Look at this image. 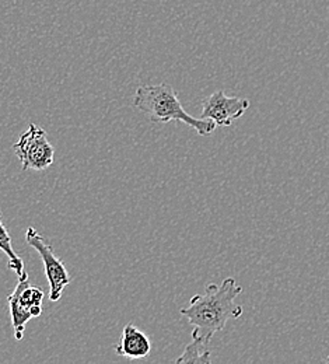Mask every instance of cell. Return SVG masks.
I'll use <instances>...</instances> for the list:
<instances>
[{
	"mask_svg": "<svg viewBox=\"0 0 329 364\" xmlns=\"http://www.w3.org/2000/svg\"><path fill=\"white\" fill-rule=\"evenodd\" d=\"M13 151L18 157L23 170L44 171L52 166L55 159V150L48 140L45 129L36 124H31L20 135L17 143L13 144Z\"/></svg>",
	"mask_w": 329,
	"mask_h": 364,
	"instance_id": "3",
	"label": "cell"
},
{
	"mask_svg": "<svg viewBox=\"0 0 329 364\" xmlns=\"http://www.w3.org/2000/svg\"><path fill=\"white\" fill-rule=\"evenodd\" d=\"M134 105L149 115L151 122L167 124L178 121L195 129L200 136H207L217 128L210 119L189 115L178 98V92L167 83L139 86L134 95Z\"/></svg>",
	"mask_w": 329,
	"mask_h": 364,
	"instance_id": "2",
	"label": "cell"
},
{
	"mask_svg": "<svg viewBox=\"0 0 329 364\" xmlns=\"http://www.w3.org/2000/svg\"><path fill=\"white\" fill-rule=\"evenodd\" d=\"M26 240H27L28 245L33 247L40 254V257L43 259L48 283H49V300L58 301L60 299L65 287L69 286L70 280H72L63 261H60L56 257L53 247L36 228H27Z\"/></svg>",
	"mask_w": 329,
	"mask_h": 364,
	"instance_id": "4",
	"label": "cell"
},
{
	"mask_svg": "<svg viewBox=\"0 0 329 364\" xmlns=\"http://www.w3.org/2000/svg\"><path fill=\"white\" fill-rule=\"evenodd\" d=\"M1 218H3V215L0 210V251L4 252V255L9 258L7 268L10 271H14L18 277H21L27 273L24 271V261L14 252L13 245H11V237H10L6 226L3 225Z\"/></svg>",
	"mask_w": 329,
	"mask_h": 364,
	"instance_id": "9",
	"label": "cell"
},
{
	"mask_svg": "<svg viewBox=\"0 0 329 364\" xmlns=\"http://www.w3.org/2000/svg\"><path fill=\"white\" fill-rule=\"evenodd\" d=\"M7 301H9L10 316H11V325H13V331H14V338H16V341H23L26 325L28 323L30 319L33 318V316H31L30 310L26 309L21 304V301L18 299L17 289H14L13 293L9 294Z\"/></svg>",
	"mask_w": 329,
	"mask_h": 364,
	"instance_id": "7",
	"label": "cell"
},
{
	"mask_svg": "<svg viewBox=\"0 0 329 364\" xmlns=\"http://www.w3.org/2000/svg\"><path fill=\"white\" fill-rule=\"evenodd\" d=\"M115 352L119 356H124L131 360L144 359L151 352V342L149 336L134 323H128L119 338Z\"/></svg>",
	"mask_w": 329,
	"mask_h": 364,
	"instance_id": "6",
	"label": "cell"
},
{
	"mask_svg": "<svg viewBox=\"0 0 329 364\" xmlns=\"http://www.w3.org/2000/svg\"><path fill=\"white\" fill-rule=\"evenodd\" d=\"M249 108V100L226 95L223 90L215 91L202 104L203 119H210L217 128H229Z\"/></svg>",
	"mask_w": 329,
	"mask_h": 364,
	"instance_id": "5",
	"label": "cell"
},
{
	"mask_svg": "<svg viewBox=\"0 0 329 364\" xmlns=\"http://www.w3.org/2000/svg\"><path fill=\"white\" fill-rule=\"evenodd\" d=\"M241 293L242 287L234 277H227L220 284L209 283L203 294H195L188 307L181 310L193 326L192 336L209 345L215 333L226 328L229 319L239 318L242 307L235 303V299Z\"/></svg>",
	"mask_w": 329,
	"mask_h": 364,
	"instance_id": "1",
	"label": "cell"
},
{
	"mask_svg": "<svg viewBox=\"0 0 329 364\" xmlns=\"http://www.w3.org/2000/svg\"><path fill=\"white\" fill-rule=\"evenodd\" d=\"M206 343L192 336V342L184 349L183 355L176 360L177 364H209L212 363V356L210 350L206 349Z\"/></svg>",
	"mask_w": 329,
	"mask_h": 364,
	"instance_id": "8",
	"label": "cell"
}]
</instances>
